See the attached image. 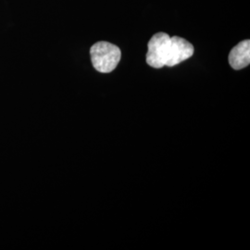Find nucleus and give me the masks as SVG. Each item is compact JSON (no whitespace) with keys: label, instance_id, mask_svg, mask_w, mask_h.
I'll return each instance as SVG.
<instances>
[{"label":"nucleus","instance_id":"nucleus-1","mask_svg":"<svg viewBox=\"0 0 250 250\" xmlns=\"http://www.w3.org/2000/svg\"><path fill=\"white\" fill-rule=\"evenodd\" d=\"M90 55L94 68L102 73L114 71L122 58L121 49L117 45L104 41L92 45Z\"/></svg>","mask_w":250,"mask_h":250},{"label":"nucleus","instance_id":"nucleus-2","mask_svg":"<svg viewBox=\"0 0 250 250\" xmlns=\"http://www.w3.org/2000/svg\"><path fill=\"white\" fill-rule=\"evenodd\" d=\"M170 44V36L166 33H158L152 36L147 45L146 63L155 69H161L166 66Z\"/></svg>","mask_w":250,"mask_h":250},{"label":"nucleus","instance_id":"nucleus-3","mask_svg":"<svg viewBox=\"0 0 250 250\" xmlns=\"http://www.w3.org/2000/svg\"><path fill=\"white\" fill-rule=\"evenodd\" d=\"M194 54V46L188 40L179 37H170V50L166 66L173 67L191 58Z\"/></svg>","mask_w":250,"mask_h":250},{"label":"nucleus","instance_id":"nucleus-4","mask_svg":"<svg viewBox=\"0 0 250 250\" xmlns=\"http://www.w3.org/2000/svg\"><path fill=\"white\" fill-rule=\"evenodd\" d=\"M250 63V41L244 40L235 45L229 54V64L233 70H242Z\"/></svg>","mask_w":250,"mask_h":250}]
</instances>
